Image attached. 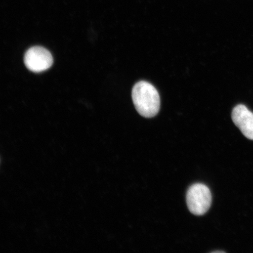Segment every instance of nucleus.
Returning a JSON list of instances; mask_svg holds the SVG:
<instances>
[{
	"instance_id": "f257e3e1",
	"label": "nucleus",
	"mask_w": 253,
	"mask_h": 253,
	"mask_svg": "<svg viewBox=\"0 0 253 253\" xmlns=\"http://www.w3.org/2000/svg\"><path fill=\"white\" fill-rule=\"evenodd\" d=\"M132 97L136 110L146 118L156 116L160 109V97L157 90L147 82L141 81L135 84Z\"/></svg>"
},
{
	"instance_id": "f03ea898",
	"label": "nucleus",
	"mask_w": 253,
	"mask_h": 253,
	"mask_svg": "<svg viewBox=\"0 0 253 253\" xmlns=\"http://www.w3.org/2000/svg\"><path fill=\"white\" fill-rule=\"evenodd\" d=\"M186 203L191 212L201 216L207 212L211 204V194L207 186L195 183L188 189Z\"/></svg>"
},
{
	"instance_id": "7ed1b4c3",
	"label": "nucleus",
	"mask_w": 253,
	"mask_h": 253,
	"mask_svg": "<svg viewBox=\"0 0 253 253\" xmlns=\"http://www.w3.org/2000/svg\"><path fill=\"white\" fill-rule=\"evenodd\" d=\"M24 62L31 71L40 73L51 67L53 59L49 50L43 47L34 46L25 53Z\"/></svg>"
},
{
	"instance_id": "20e7f679",
	"label": "nucleus",
	"mask_w": 253,
	"mask_h": 253,
	"mask_svg": "<svg viewBox=\"0 0 253 253\" xmlns=\"http://www.w3.org/2000/svg\"><path fill=\"white\" fill-rule=\"evenodd\" d=\"M232 119L243 134L253 140V113L245 105L239 104L232 111Z\"/></svg>"
},
{
	"instance_id": "39448f33",
	"label": "nucleus",
	"mask_w": 253,
	"mask_h": 253,
	"mask_svg": "<svg viewBox=\"0 0 253 253\" xmlns=\"http://www.w3.org/2000/svg\"><path fill=\"white\" fill-rule=\"evenodd\" d=\"M212 253H224V252H222V251H214V252H213Z\"/></svg>"
}]
</instances>
